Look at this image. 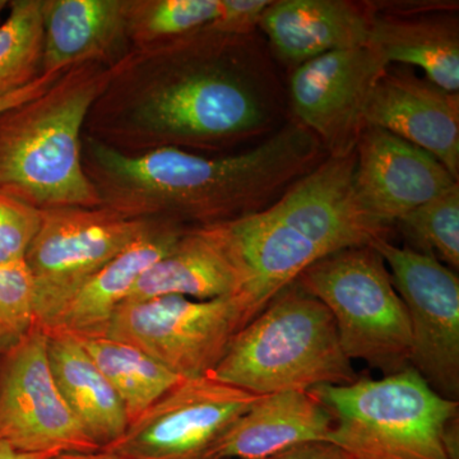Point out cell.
Returning a JSON list of instances; mask_svg holds the SVG:
<instances>
[{"instance_id": "1", "label": "cell", "mask_w": 459, "mask_h": 459, "mask_svg": "<svg viewBox=\"0 0 459 459\" xmlns=\"http://www.w3.org/2000/svg\"><path fill=\"white\" fill-rule=\"evenodd\" d=\"M282 86L252 35L201 31L133 50L90 108L83 134L126 155L220 152L279 123Z\"/></svg>"}, {"instance_id": "2", "label": "cell", "mask_w": 459, "mask_h": 459, "mask_svg": "<svg viewBox=\"0 0 459 459\" xmlns=\"http://www.w3.org/2000/svg\"><path fill=\"white\" fill-rule=\"evenodd\" d=\"M81 156L102 207L126 219L195 229L267 210L327 153L316 135L291 120L234 155L179 148L126 155L83 134Z\"/></svg>"}, {"instance_id": "3", "label": "cell", "mask_w": 459, "mask_h": 459, "mask_svg": "<svg viewBox=\"0 0 459 459\" xmlns=\"http://www.w3.org/2000/svg\"><path fill=\"white\" fill-rule=\"evenodd\" d=\"M120 63L71 66L41 95L0 113V195L39 211L101 207L83 170V128Z\"/></svg>"}, {"instance_id": "4", "label": "cell", "mask_w": 459, "mask_h": 459, "mask_svg": "<svg viewBox=\"0 0 459 459\" xmlns=\"http://www.w3.org/2000/svg\"><path fill=\"white\" fill-rule=\"evenodd\" d=\"M207 377L259 395L349 385L359 377L331 312L298 281L238 332Z\"/></svg>"}, {"instance_id": "5", "label": "cell", "mask_w": 459, "mask_h": 459, "mask_svg": "<svg viewBox=\"0 0 459 459\" xmlns=\"http://www.w3.org/2000/svg\"><path fill=\"white\" fill-rule=\"evenodd\" d=\"M309 394L333 418L329 443L352 459H459V401L437 394L413 368Z\"/></svg>"}, {"instance_id": "6", "label": "cell", "mask_w": 459, "mask_h": 459, "mask_svg": "<svg viewBox=\"0 0 459 459\" xmlns=\"http://www.w3.org/2000/svg\"><path fill=\"white\" fill-rule=\"evenodd\" d=\"M296 281L327 307L350 360L365 361L385 377L410 367L406 307L385 259L373 247L322 256Z\"/></svg>"}, {"instance_id": "7", "label": "cell", "mask_w": 459, "mask_h": 459, "mask_svg": "<svg viewBox=\"0 0 459 459\" xmlns=\"http://www.w3.org/2000/svg\"><path fill=\"white\" fill-rule=\"evenodd\" d=\"M263 312L247 292L212 300L170 295L123 303L108 336L155 359L184 379L205 377L235 336Z\"/></svg>"}, {"instance_id": "8", "label": "cell", "mask_w": 459, "mask_h": 459, "mask_svg": "<svg viewBox=\"0 0 459 459\" xmlns=\"http://www.w3.org/2000/svg\"><path fill=\"white\" fill-rule=\"evenodd\" d=\"M166 222L126 219L107 207L41 211L25 262L35 291V325L44 328L84 281Z\"/></svg>"}, {"instance_id": "9", "label": "cell", "mask_w": 459, "mask_h": 459, "mask_svg": "<svg viewBox=\"0 0 459 459\" xmlns=\"http://www.w3.org/2000/svg\"><path fill=\"white\" fill-rule=\"evenodd\" d=\"M370 247L385 259L411 328L410 367L437 394L459 401L457 272L410 247L379 238Z\"/></svg>"}, {"instance_id": "10", "label": "cell", "mask_w": 459, "mask_h": 459, "mask_svg": "<svg viewBox=\"0 0 459 459\" xmlns=\"http://www.w3.org/2000/svg\"><path fill=\"white\" fill-rule=\"evenodd\" d=\"M262 397L207 376L181 379L104 449L126 459H211L223 434Z\"/></svg>"}, {"instance_id": "11", "label": "cell", "mask_w": 459, "mask_h": 459, "mask_svg": "<svg viewBox=\"0 0 459 459\" xmlns=\"http://www.w3.org/2000/svg\"><path fill=\"white\" fill-rule=\"evenodd\" d=\"M47 343L35 325L0 352V440L29 455L99 451L57 389Z\"/></svg>"}, {"instance_id": "12", "label": "cell", "mask_w": 459, "mask_h": 459, "mask_svg": "<svg viewBox=\"0 0 459 459\" xmlns=\"http://www.w3.org/2000/svg\"><path fill=\"white\" fill-rule=\"evenodd\" d=\"M388 66L369 44L296 66L289 83L292 120L316 135L327 156L352 155L371 92Z\"/></svg>"}, {"instance_id": "13", "label": "cell", "mask_w": 459, "mask_h": 459, "mask_svg": "<svg viewBox=\"0 0 459 459\" xmlns=\"http://www.w3.org/2000/svg\"><path fill=\"white\" fill-rule=\"evenodd\" d=\"M355 166L356 152L325 157L263 212L325 255L386 238L391 229L374 220L359 201L353 186Z\"/></svg>"}, {"instance_id": "14", "label": "cell", "mask_w": 459, "mask_h": 459, "mask_svg": "<svg viewBox=\"0 0 459 459\" xmlns=\"http://www.w3.org/2000/svg\"><path fill=\"white\" fill-rule=\"evenodd\" d=\"M355 152L353 186L359 201L389 229L459 183L428 151L377 126H365Z\"/></svg>"}, {"instance_id": "15", "label": "cell", "mask_w": 459, "mask_h": 459, "mask_svg": "<svg viewBox=\"0 0 459 459\" xmlns=\"http://www.w3.org/2000/svg\"><path fill=\"white\" fill-rule=\"evenodd\" d=\"M364 122L428 151L459 179V93L389 65L371 92Z\"/></svg>"}, {"instance_id": "16", "label": "cell", "mask_w": 459, "mask_h": 459, "mask_svg": "<svg viewBox=\"0 0 459 459\" xmlns=\"http://www.w3.org/2000/svg\"><path fill=\"white\" fill-rule=\"evenodd\" d=\"M370 3L350 0H272L258 30L270 50L289 65H303L332 51L369 44Z\"/></svg>"}, {"instance_id": "17", "label": "cell", "mask_w": 459, "mask_h": 459, "mask_svg": "<svg viewBox=\"0 0 459 459\" xmlns=\"http://www.w3.org/2000/svg\"><path fill=\"white\" fill-rule=\"evenodd\" d=\"M188 230L174 223H161L151 230L84 281L42 331L69 334L78 340L107 337L115 312L126 300L142 274L170 253Z\"/></svg>"}, {"instance_id": "18", "label": "cell", "mask_w": 459, "mask_h": 459, "mask_svg": "<svg viewBox=\"0 0 459 459\" xmlns=\"http://www.w3.org/2000/svg\"><path fill=\"white\" fill-rule=\"evenodd\" d=\"M42 74L82 63L117 65L132 53L126 0H41Z\"/></svg>"}, {"instance_id": "19", "label": "cell", "mask_w": 459, "mask_h": 459, "mask_svg": "<svg viewBox=\"0 0 459 459\" xmlns=\"http://www.w3.org/2000/svg\"><path fill=\"white\" fill-rule=\"evenodd\" d=\"M210 228L246 279V291L263 310L301 272L327 255L263 211Z\"/></svg>"}, {"instance_id": "20", "label": "cell", "mask_w": 459, "mask_h": 459, "mask_svg": "<svg viewBox=\"0 0 459 459\" xmlns=\"http://www.w3.org/2000/svg\"><path fill=\"white\" fill-rule=\"evenodd\" d=\"M333 418L309 391L263 395L223 434L211 459H264L299 444L329 442Z\"/></svg>"}, {"instance_id": "21", "label": "cell", "mask_w": 459, "mask_h": 459, "mask_svg": "<svg viewBox=\"0 0 459 459\" xmlns=\"http://www.w3.org/2000/svg\"><path fill=\"white\" fill-rule=\"evenodd\" d=\"M240 292H247L246 279L222 241L205 226L184 232L170 253L142 274L124 303L170 295L212 300Z\"/></svg>"}, {"instance_id": "22", "label": "cell", "mask_w": 459, "mask_h": 459, "mask_svg": "<svg viewBox=\"0 0 459 459\" xmlns=\"http://www.w3.org/2000/svg\"><path fill=\"white\" fill-rule=\"evenodd\" d=\"M369 45L389 65L416 66L440 89L459 93V23L455 11L374 14Z\"/></svg>"}, {"instance_id": "23", "label": "cell", "mask_w": 459, "mask_h": 459, "mask_svg": "<svg viewBox=\"0 0 459 459\" xmlns=\"http://www.w3.org/2000/svg\"><path fill=\"white\" fill-rule=\"evenodd\" d=\"M47 336L51 374L63 400L91 439L108 448L129 427L122 401L80 340L65 333Z\"/></svg>"}, {"instance_id": "24", "label": "cell", "mask_w": 459, "mask_h": 459, "mask_svg": "<svg viewBox=\"0 0 459 459\" xmlns=\"http://www.w3.org/2000/svg\"><path fill=\"white\" fill-rule=\"evenodd\" d=\"M80 341L122 401L129 425L184 379L131 344L110 337Z\"/></svg>"}, {"instance_id": "25", "label": "cell", "mask_w": 459, "mask_h": 459, "mask_svg": "<svg viewBox=\"0 0 459 459\" xmlns=\"http://www.w3.org/2000/svg\"><path fill=\"white\" fill-rule=\"evenodd\" d=\"M220 12L221 0H126L132 49H147L201 31Z\"/></svg>"}, {"instance_id": "26", "label": "cell", "mask_w": 459, "mask_h": 459, "mask_svg": "<svg viewBox=\"0 0 459 459\" xmlns=\"http://www.w3.org/2000/svg\"><path fill=\"white\" fill-rule=\"evenodd\" d=\"M42 53L41 0H11L0 22V95L41 77Z\"/></svg>"}, {"instance_id": "27", "label": "cell", "mask_w": 459, "mask_h": 459, "mask_svg": "<svg viewBox=\"0 0 459 459\" xmlns=\"http://www.w3.org/2000/svg\"><path fill=\"white\" fill-rule=\"evenodd\" d=\"M395 225L410 249L459 270V183L401 217Z\"/></svg>"}, {"instance_id": "28", "label": "cell", "mask_w": 459, "mask_h": 459, "mask_svg": "<svg viewBox=\"0 0 459 459\" xmlns=\"http://www.w3.org/2000/svg\"><path fill=\"white\" fill-rule=\"evenodd\" d=\"M35 325V291L26 262L0 265V352Z\"/></svg>"}, {"instance_id": "29", "label": "cell", "mask_w": 459, "mask_h": 459, "mask_svg": "<svg viewBox=\"0 0 459 459\" xmlns=\"http://www.w3.org/2000/svg\"><path fill=\"white\" fill-rule=\"evenodd\" d=\"M41 225V211L0 195V265L25 261Z\"/></svg>"}, {"instance_id": "30", "label": "cell", "mask_w": 459, "mask_h": 459, "mask_svg": "<svg viewBox=\"0 0 459 459\" xmlns=\"http://www.w3.org/2000/svg\"><path fill=\"white\" fill-rule=\"evenodd\" d=\"M272 0H221V12L208 30L225 35L246 36L255 33L263 12Z\"/></svg>"}, {"instance_id": "31", "label": "cell", "mask_w": 459, "mask_h": 459, "mask_svg": "<svg viewBox=\"0 0 459 459\" xmlns=\"http://www.w3.org/2000/svg\"><path fill=\"white\" fill-rule=\"evenodd\" d=\"M264 459H352L336 444L310 442L299 444Z\"/></svg>"}, {"instance_id": "32", "label": "cell", "mask_w": 459, "mask_h": 459, "mask_svg": "<svg viewBox=\"0 0 459 459\" xmlns=\"http://www.w3.org/2000/svg\"><path fill=\"white\" fill-rule=\"evenodd\" d=\"M60 74H62V72L56 74H42L38 80L33 81L32 83L27 84V86L22 87V89L0 95V113L7 110V108L16 107V105L21 104V102L41 95L42 92L49 89L51 84L56 82V78L59 77Z\"/></svg>"}, {"instance_id": "33", "label": "cell", "mask_w": 459, "mask_h": 459, "mask_svg": "<svg viewBox=\"0 0 459 459\" xmlns=\"http://www.w3.org/2000/svg\"><path fill=\"white\" fill-rule=\"evenodd\" d=\"M47 459H126L117 453L108 451V449H99L93 452H68L59 453V455H50Z\"/></svg>"}, {"instance_id": "34", "label": "cell", "mask_w": 459, "mask_h": 459, "mask_svg": "<svg viewBox=\"0 0 459 459\" xmlns=\"http://www.w3.org/2000/svg\"><path fill=\"white\" fill-rule=\"evenodd\" d=\"M48 457L50 455H29V453L17 451L0 440V459H47Z\"/></svg>"}, {"instance_id": "35", "label": "cell", "mask_w": 459, "mask_h": 459, "mask_svg": "<svg viewBox=\"0 0 459 459\" xmlns=\"http://www.w3.org/2000/svg\"><path fill=\"white\" fill-rule=\"evenodd\" d=\"M8 0H0V22H2L3 13L8 9Z\"/></svg>"}]
</instances>
